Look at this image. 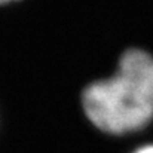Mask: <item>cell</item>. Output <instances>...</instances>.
I'll return each instance as SVG.
<instances>
[{
    "instance_id": "cell-3",
    "label": "cell",
    "mask_w": 153,
    "mask_h": 153,
    "mask_svg": "<svg viewBox=\"0 0 153 153\" xmlns=\"http://www.w3.org/2000/svg\"><path fill=\"white\" fill-rule=\"evenodd\" d=\"M9 1H13V0H0V4H3V3H9Z\"/></svg>"
},
{
    "instance_id": "cell-1",
    "label": "cell",
    "mask_w": 153,
    "mask_h": 153,
    "mask_svg": "<svg viewBox=\"0 0 153 153\" xmlns=\"http://www.w3.org/2000/svg\"><path fill=\"white\" fill-rule=\"evenodd\" d=\"M82 102L101 131L125 134L143 128L153 117V56L140 49L126 51L114 76L91 83Z\"/></svg>"
},
{
    "instance_id": "cell-2",
    "label": "cell",
    "mask_w": 153,
    "mask_h": 153,
    "mask_svg": "<svg viewBox=\"0 0 153 153\" xmlns=\"http://www.w3.org/2000/svg\"><path fill=\"white\" fill-rule=\"evenodd\" d=\"M135 153H153V146H147V147H141Z\"/></svg>"
}]
</instances>
